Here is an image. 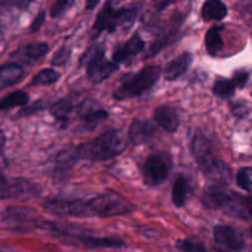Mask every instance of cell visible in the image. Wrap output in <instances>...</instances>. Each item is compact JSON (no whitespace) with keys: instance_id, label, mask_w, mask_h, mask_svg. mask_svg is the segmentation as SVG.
I'll return each instance as SVG.
<instances>
[{"instance_id":"1","label":"cell","mask_w":252,"mask_h":252,"mask_svg":"<svg viewBox=\"0 0 252 252\" xmlns=\"http://www.w3.org/2000/svg\"><path fill=\"white\" fill-rule=\"evenodd\" d=\"M44 208L56 216L64 217H117L133 211V206L120 193L108 192L91 199H48Z\"/></svg>"},{"instance_id":"2","label":"cell","mask_w":252,"mask_h":252,"mask_svg":"<svg viewBox=\"0 0 252 252\" xmlns=\"http://www.w3.org/2000/svg\"><path fill=\"white\" fill-rule=\"evenodd\" d=\"M127 143L118 130H107L98 135L91 142L84 143L75 148L76 157L79 159L90 161H103L111 158L118 157L126 150Z\"/></svg>"},{"instance_id":"3","label":"cell","mask_w":252,"mask_h":252,"mask_svg":"<svg viewBox=\"0 0 252 252\" xmlns=\"http://www.w3.org/2000/svg\"><path fill=\"white\" fill-rule=\"evenodd\" d=\"M192 154L199 167L209 176L225 180L230 177V170L225 162L221 161L214 150V145L209 138L203 134H196L191 144Z\"/></svg>"},{"instance_id":"4","label":"cell","mask_w":252,"mask_h":252,"mask_svg":"<svg viewBox=\"0 0 252 252\" xmlns=\"http://www.w3.org/2000/svg\"><path fill=\"white\" fill-rule=\"evenodd\" d=\"M161 75V68L158 65L144 66L140 71L128 75L123 79L118 88L113 91V98L116 100H127V98L138 97L147 93L152 86L159 80Z\"/></svg>"},{"instance_id":"5","label":"cell","mask_w":252,"mask_h":252,"mask_svg":"<svg viewBox=\"0 0 252 252\" xmlns=\"http://www.w3.org/2000/svg\"><path fill=\"white\" fill-rule=\"evenodd\" d=\"M203 204L209 209H220L231 216L245 217V198L223 186H211L204 191L202 197Z\"/></svg>"},{"instance_id":"6","label":"cell","mask_w":252,"mask_h":252,"mask_svg":"<svg viewBox=\"0 0 252 252\" xmlns=\"http://www.w3.org/2000/svg\"><path fill=\"white\" fill-rule=\"evenodd\" d=\"M135 17H137L135 7L115 9L111 1H107L95 20L93 26L94 37L100 36L105 31L113 33L118 27L130 26L134 22Z\"/></svg>"},{"instance_id":"7","label":"cell","mask_w":252,"mask_h":252,"mask_svg":"<svg viewBox=\"0 0 252 252\" xmlns=\"http://www.w3.org/2000/svg\"><path fill=\"white\" fill-rule=\"evenodd\" d=\"M80 65L86 66L88 78L95 84L106 80L118 70V64L107 61L105 57V49L98 46L90 47L81 56Z\"/></svg>"},{"instance_id":"8","label":"cell","mask_w":252,"mask_h":252,"mask_svg":"<svg viewBox=\"0 0 252 252\" xmlns=\"http://www.w3.org/2000/svg\"><path fill=\"white\" fill-rule=\"evenodd\" d=\"M171 162L164 155H150L143 165V179L149 186H158L166 181Z\"/></svg>"},{"instance_id":"9","label":"cell","mask_w":252,"mask_h":252,"mask_svg":"<svg viewBox=\"0 0 252 252\" xmlns=\"http://www.w3.org/2000/svg\"><path fill=\"white\" fill-rule=\"evenodd\" d=\"M38 192L36 185L25 180H6L0 175L1 198H29Z\"/></svg>"},{"instance_id":"10","label":"cell","mask_w":252,"mask_h":252,"mask_svg":"<svg viewBox=\"0 0 252 252\" xmlns=\"http://www.w3.org/2000/svg\"><path fill=\"white\" fill-rule=\"evenodd\" d=\"M214 240L218 245L233 251H241L245 248V239L236 229L228 225L214 228Z\"/></svg>"},{"instance_id":"11","label":"cell","mask_w":252,"mask_h":252,"mask_svg":"<svg viewBox=\"0 0 252 252\" xmlns=\"http://www.w3.org/2000/svg\"><path fill=\"white\" fill-rule=\"evenodd\" d=\"M48 44L43 43V42H37V43L27 44V46H24L21 47V48L16 49V51L11 54V58L14 59V61L20 62V63L32 64L43 58V57L48 53Z\"/></svg>"},{"instance_id":"12","label":"cell","mask_w":252,"mask_h":252,"mask_svg":"<svg viewBox=\"0 0 252 252\" xmlns=\"http://www.w3.org/2000/svg\"><path fill=\"white\" fill-rule=\"evenodd\" d=\"M145 49V42L140 38L139 34H134L130 39H128L126 43L120 44L116 47L112 54V61L115 63H125V62L129 61L132 57L137 56L140 52Z\"/></svg>"},{"instance_id":"13","label":"cell","mask_w":252,"mask_h":252,"mask_svg":"<svg viewBox=\"0 0 252 252\" xmlns=\"http://www.w3.org/2000/svg\"><path fill=\"white\" fill-rule=\"evenodd\" d=\"M154 120L167 133H175L180 127V116L176 108L162 105L154 111Z\"/></svg>"},{"instance_id":"14","label":"cell","mask_w":252,"mask_h":252,"mask_svg":"<svg viewBox=\"0 0 252 252\" xmlns=\"http://www.w3.org/2000/svg\"><path fill=\"white\" fill-rule=\"evenodd\" d=\"M155 134V127L145 120H134L128 129V139L134 145L149 142Z\"/></svg>"},{"instance_id":"15","label":"cell","mask_w":252,"mask_h":252,"mask_svg":"<svg viewBox=\"0 0 252 252\" xmlns=\"http://www.w3.org/2000/svg\"><path fill=\"white\" fill-rule=\"evenodd\" d=\"M192 54L189 52H184L182 54H180L177 58H175L174 61L170 62L166 65V69L164 71L165 79L167 81H174L177 80L181 75H184L187 70H189V65L192 63Z\"/></svg>"},{"instance_id":"16","label":"cell","mask_w":252,"mask_h":252,"mask_svg":"<svg viewBox=\"0 0 252 252\" xmlns=\"http://www.w3.org/2000/svg\"><path fill=\"white\" fill-rule=\"evenodd\" d=\"M24 76V69L20 64L10 63L0 66V90L19 83Z\"/></svg>"},{"instance_id":"17","label":"cell","mask_w":252,"mask_h":252,"mask_svg":"<svg viewBox=\"0 0 252 252\" xmlns=\"http://www.w3.org/2000/svg\"><path fill=\"white\" fill-rule=\"evenodd\" d=\"M201 14L204 21H218L228 15V7L221 0H207L202 6Z\"/></svg>"},{"instance_id":"18","label":"cell","mask_w":252,"mask_h":252,"mask_svg":"<svg viewBox=\"0 0 252 252\" xmlns=\"http://www.w3.org/2000/svg\"><path fill=\"white\" fill-rule=\"evenodd\" d=\"M74 107H75V105H74L73 98L66 96V97L62 98L58 102L54 103L51 110H49V112L64 127V126L68 125L69 116L73 112Z\"/></svg>"},{"instance_id":"19","label":"cell","mask_w":252,"mask_h":252,"mask_svg":"<svg viewBox=\"0 0 252 252\" xmlns=\"http://www.w3.org/2000/svg\"><path fill=\"white\" fill-rule=\"evenodd\" d=\"M177 30H179V26H175L174 29L170 30V31L164 32V33L160 34L159 37H157V38L152 42V44H150L147 54H145V56H147V58H152V57H154L155 54L160 53V52H161L165 47H167L169 44L174 43V42L177 39V36H179V32H177Z\"/></svg>"},{"instance_id":"20","label":"cell","mask_w":252,"mask_h":252,"mask_svg":"<svg viewBox=\"0 0 252 252\" xmlns=\"http://www.w3.org/2000/svg\"><path fill=\"white\" fill-rule=\"evenodd\" d=\"M76 240L80 241L84 246L90 249H106V248H121L125 246L122 240L113 238H95L90 235H76Z\"/></svg>"},{"instance_id":"21","label":"cell","mask_w":252,"mask_h":252,"mask_svg":"<svg viewBox=\"0 0 252 252\" xmlns=\"http://www.w3.org/2000/svg\"><path fill=\"white\" fill-rule=\"evenodd\" d=\"M221 31H223V26H213L208 30L206 37H204L207 52L213 57L218 56L224 47L223 38H221Z\"/></svg>"},{"instance_id":"22","label":"cell","mask_w":252,"mask_h":252,"mask_svg":"<svg viewBox=\"0 0 252 252\" xmlns=\"http://www.w3.org/2000/svg\"><path fill=\"white\" fill-rule=\"evenodd\" d=\"M108 118V112L105 110H86L81 113L80 120L85 130H94L98 125Z\"/></svg>"},{"instance_id":"23","label":"cell","mask_w":252,"mask_h":252,"mask_svg":"<svg viewBox=\"0 0 252 252\" xmlns=\"http://www.w3.org/2000/svg\"><path fill=\"white\" fill-rule=\"evenodd\" d=\"M189 191H191V186H189V180L184 176H180L172 187V202L175 206L181 208L189 198Z\"/></svg>"},{"instance_id":"24","label":"cell","mask_w":252,"mask_h":252,"mask_svg":"<svg viewBox=\"0 0 252 252\" xmlns=\"http://www.w3.org/2000/svg\"><path fill=\"white\" fill-rule=\"evenodd\" d=\"M29 102V95L25 91H14L0 101V110H10L16 106H25Z\"/></svg>"},{"instance_id":"25","label":"cell","mask_w":252,"mask_h":252,"mask_svg":"<svg viewBox=\"0 0 252 252\" xmlns=\"http://www.w3.org/2000/svg\"><path fill=\"white\" fill-rule=\"evenodd\" d=\"M61 78V74L56 71L54 69H43L36 74L31 81V86H41V85H52V84L57 83Z\"/></svg>"},{"instance_id":"26","label":"cell","mask_w":252,"mask_h":252,"mask_svg":"<svg viewBox=\"0 0 252 252\" xmlns=\"http://www.w3.org/2000/svg\"><path fill=\"white\" fill-rule=\"evenodd\" d=\"M236 85L234 84L233 80H229V79L220 78L214 83L213 85V94L214 95L219 96V97H230L235 93Z\"/></svg>"},{"instance_id":"27","label":"cell","mask_w":252,"mask_h":252,"mask_svg":"<svg viewBox=\"0 0 252 252\" xmlns=\"http://www.w3.org/2000/svg\"><path fill=\"white\" fill-rule=\"evenodd\" d=\"M236 182L241 189L252 193V167H243L239 170Z\"/></svg>"},{"instance_id":"28","label":"cell","mask_w":252,"mask_h":252,"mask_svg":"<svg viewBox=\"0 0 252 252\" xmlns=\"http://www.w3.org/2000/svg\"><path fill=\"white\" fill-rule=\"evenodd\" d=\"M176 246L182 252H207V249L204 248V245H202L198 241L189 240V239L177 241Z\"/></svg>"},{"instance_id":"29","label":"cell","mask_w":252,"mask_h":252,"mask_svg":"<svg viewBox=\"0 0 252 252\" xmlns=\"http://www.w3.org/2000/svg\"><path fill=\"white\" fill-rule=\"evenodd\" d=\"M74 0H57L54 2V5L52 6L51 10V16L52 17H59L61 15H63L66 10L70 7V5L73 4Z\"/></svg>"},{"instance_id":"30","label":"cell","mask_w":252,"mask_h":252,"mask_svg":"<svg viewBox=\"0 0 252 252\" xmlns=\"http://www.w3.org/2000/svg\"><path fill=\"white\" fill-rule=\"evenodd\" d=\"M70 54H71L70 49H69L68 47H63V48L59 49V51L56 53V56L53 57V59H52V64L56 66L65 65L66 62H68L69 58H70Z\"/></svg>"},{"instance_id":"31","label":"cell","mask_w":252,"mask_h":252,"mask_svg":"<svg viewBox=\"0 0 252 252\" xmlns=\"http://www.w3.org/2000/svg\"><path fill=\"white\" fill-rule=\"evenodd\" d=\"M27 2H29V0H0V12L16 9V7H22Z\"/></svg>"},{"instance_id":"32","label":"cell","mask_w":252,"mask_h":252,"mask_svg":"<svg viewBox=\"0 0 252 252\" xmlns=\"http://www.w3.org/2000/svg\"><path fill=\"white\" fill-rule=\"evenodd\" d=\"M249 73L245 70H239L236 71L235 74H234V78H233V81L234 84L236 85V88H244V86L248 84L249 81Z\"/></svg>"},{"instance_id":"33","label":"cell","mask_w":252,"mask_h":252,"mask_svg":"<svg viewBox=\"0 0 252 252\" xmlns=\"http://www.w3.org/2000/svg\"><path fill=\"white\" fill-rule=\"evenodd\" d=\"M44 20H46V12L41 11L38 15H37L36 19L33 20V22H32L31 29H30V32H37V31H38V30L41 29L42 25H43Z\"/></svg>"},{"instance_id":"34","label":"cell","mask_w":252,"mask_h":252,"mask_svg":"<svg viewBox=\"0 0 252 252\" xmlns=\"http://www.w3.org/2000/svg\"><path fill=\"white\" fill-rule=\"evenodd\" d=\"M234 113L236 116H245V113H248V107L246 105H236L234 108Z\"/></svg>"},{"instance_id":"35","label":"cell","mask_w":252,"mask_h":252,"mask_svg":"<svg viewBox=\"0 0 252 252\" xmlns=\"http://www.w3.org/2000/svg\"><path fill=\"white\" fill-rule=\"evenodd\" d=\"M174 1L175 0H162V1L158 5V10H159V11H161V10L166 9V7L169 6V5H171Z\"/></svg>"},{"instance_id":"36","label":"cell","mask_w":252,"mask_h":252,"mask_svg":"<svg viewBox=\"0 0 252 252\" xmlns=\"http://www.w3.org/2000/svg\"><path fill=\"white\" fill-rule=\"evenodd\" d=\"M98 1H100V0H86V4H85L86 9H88V10L95 9V7L97 6Z\"/></svg>"},{"instance_id":"37","label":"cell","mask_w":252,"mask_h":252,"mask_svg":"<svg viewBox=\"0 0 252 252\" xmlns=\"http://www.w3.org/2000/svg\"><path fill=\"white\" fill-rule=\"evenodd\" d=\"M245 206H246V211H248V213L250 214V216H252V196L245 198Z\"/></svg>"},{"instance_id":"38","label":"cell","mask_w":252,"mask_h":252,"mask_svg":"<svg viewBox=\"0 0 252 252\" xmlns=\"http://www.w3.org/2000/svg\"><path fill=\"white\" fill-rule=\"evenodd\" d=\"M42 108V106H41V103H34V108L33 110H41ZM32 112V110H25V111H22L21 113H20V115H24V113H31Z\"/></svg>"},{"instance_id":"39","label":"cell","mask_w":252,"mask_h":252,"mask_svg":"<svg viewBox=\"0 0 252 252\" xmlns=\"http://www.w3.org/2000/svg\"><path fill=\"white\" fill-rule=\"evenodd\" d=\"M4 145H5V135L4 133L0 132V153H1V150L4 149Z\"/></svg>"},{"instance_id":"40","label":"cell","mask_w":252,"mask_h":252,"mask_svg":"<svg viewBox=\"0 0 252 252\" xmlns=\"http://www.w3.org/2000/svg\"><path fill=\"white\" fill-rule=\"evenodd\" d=\"M217 252H228V251L223 250V249H218V250H217Z\"/></svg>"},{"instance_id":"41","label":"cell","mask_w":252,"mask_h":252,"mask_svg":"<svg viewBox=\"0 0 252 252\" xmlns=\"http://www.w3.org/2000/svg\"><path fill=\"white\" fill-rule=\"evenodd\" d=\"M0 36H1V29H0Z\"/></svg>"},{"instance_id":"42","label":"cell","mask_w":252,"mask_h":252,"mask_svg":"<svg viewBox=\"0 0 252 252\" xmlns=\"http://www.w3.org/2000/svg\"><path fill=\"white\" fill-rule=\"evenodd\" d=\"M0 252H1V251H0Z\"/></svg>"}]
</instances>
